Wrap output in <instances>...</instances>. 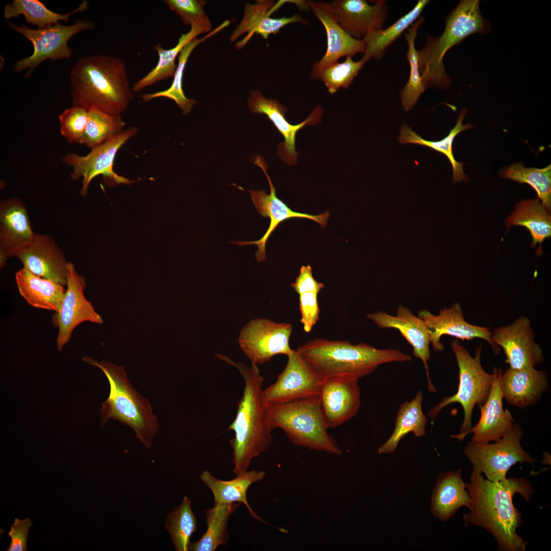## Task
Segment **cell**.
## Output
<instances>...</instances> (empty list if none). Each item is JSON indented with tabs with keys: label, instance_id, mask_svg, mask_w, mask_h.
<instances>
[{
	"label": "cell",
	"instance_id": "7bdbcfd3",
	"mask_svg": "<svg viewBox=\"0 0 551 551\" xmlns=\"http://www.w3.org/2000/svg\"><path fill=\"white\" fill-rule=\"evenodd\" d=\"M365 62L361 59L354 61L352 57H346L342 62H337L324 69L319 76L329 92L332 94L340 88H347L362 68Z\"/></svg>",
	"mask_w": 551,
	"mask_h": 551
},
{
	"label": "cell",
	"instance_id": "9a60e30c",
	"mask_svg": "<svg viewBox=\"0 0 551 551\" xmlns=\"http://www.w3.org/2000/svg\"><path fill=\"white\" fill-rule=\"evenodd\" d=\"M254 163L260 166L265 176L270 187V193L265 190H249L252 201L256 209L262 217L270 218V224L264 235L259 240L254 241H233L232 243L238 245L255 244L258 247L255 256L259 262L266 260V243L272 233L279 224L288 219L292 218H302L312 220L318 223L321 227L324 228L327 225L330 216L329 211H326L318 215H312L300 213L292 210L282 200L276 195V188L268 175L267 165L264 160L259 156L255 158Z\"/></svg>",
	"mask_w": 551,
	"mask_h": 551
},
{
	"label": "cell",
	"instance_id": "ffe728a7",
	"mask_svg": "<svg viewBox=\"0 0 551 551\" xmlns=\"http://www.w3.org/2000/svg\"><path fill=\"white\" fill-rule=\"evenodd\" d=\"M248 107L253 113L264 114L273 123L285 140L278 146V155L288 165L295 164L298 154L295 149L296 135L307 125H314L321 120L323 110L320 106L313 109L309 116L301 123L291 124L285 114L287 109L274 99H267L258 90L251 91Z\"/></svg>",
	"mask_w": 551,
	"mask_h": 551
},
{
	"label": "cell",
	"instance_id": "4316f807",
	"mask_svg": "<svg viewBox=\"0 0 551 551\" xmlns=\"http://www.w3.org/2000/svg\"><path fill=\"white\" fill-rule=\"evenodd\" d=\"M275 3L270 0H258L254 4L247 3L244 5V15L240 23L232 33L230 40L235 41L245 33L247 35L241 41L236 44V47L241 48L257 34L264 39H267L271 34H275L285 26L295 22L305 24L309 23L299 14L286 17L271 18L269 12Z\"/></svg>",
	"mask_w": 551,
	"mask_h": 551
},
{
	"label": "cell",
	"instance_id": "836d02e7",
	"mask_svg": "<svg viewBox=\"0 0 551 551\" xmlns=\"http://www.w3.org/2000/svg\"><path fill=\"white\" fill-rule=\"evenodd\" d=\"M466 113L467 110L465 109L460 111L455 126L450 130L448 135L441 140L434 141L425 140L413 132L406 124L401 126L397 140L402 144L411 143L428 146L444 154L452 165L454 182H460L462 181L467 182L468 181V178L464 173V164L456 161L453 153V143L455 137L461 132L474 127L471 124L464 125L462 123Z\"/></svg>",
	"mask_w": 551,
	"mask_h": 551
},
{
	"label": "cell",
	"instance_id": "484cf974",
	"mask_svg": "<svg viewBox=\"0 0 551 551\" xmlns=\"http://www.w3.org/2000/svg\"><path fill=\"white\" fill-rule=\"evenodd\" d=\"M503 399L521 409L536 404L548 389L547 372L533 368L507 369L501 381Z\"/></svg>",
	"mask_w": 551,
	"mask_h": 551
},
{
	"label": "cell",
	"instance_id": "8fae6325",
	"mask_svg": "<svg viewBox=\"0 0 551 551\" xmlns=\"http://www.w3.org/2000/svg\"><path fill=\"white\" fill-rule=\"evenodd\" d=\"M137 131L138 129L135 127L124 130L104 143L91 148L90 152L85 156L73 153L64 156L62 162L72 168L70 173L71 178L73 180L83 178L81 195H87L90 182L100 174L103 175L104 183L109 186L134 183L115 173L113 170V163L119 149Z\"/></svg>",
	"mask_w": 551,
	"mask_h": 551
},
{
	"label": "cell",
	"instance_id": "ee69618b",
	"mask_svg": "<svg viewBox=\"0 0 551 551\" xmlns=\"http://www.w3.org/2000/svg\"><path fill=\"white\" fill-rule=\"evenodd\" d=\"M88 119V110L73 105L59 116L61 134L68 143L81 144Z\"/></svg>",
	"mask_w": 551,
	"mask_h": 551
},
{
	"label": "cell",
	"instance_id": "7a4b0ae2",
	"mask_svg": "<svg viewBox=\"0 0 551 551\" xmlns=\"http://www.w3.org/2000/svg\"><path fill=\"white\" fill-rule=\"evenodd\" d=\"M73 105L120 115L134 99L124 62L104 55L79 59L70 73Z\"/></svg>",
	"mask_w": 551,
	"mask_h": 551
},
{
	"label": "cell",
	"instance_id": "603a6c76",
	"mask_svg": "<svg viewBox=\"0 0 551 551\" xmlns=\"http://www.w3.org/2000/svg\"><path fill=\"white\" fill-rule=\"evenodd\" d=\"M26 206L20 199L13 197L0 203V267L8 258L17 254L34 239Z\"/></svg>",
	"mask_w": 551,
	"mask_h": 551
},
{
	"label": "cell",
	"instance_id": "ac0fdd59",
	"mask_svg": "<svg viewBox=\"0 0 551 551\" xmlns=\"http://www.w3.org/2000/svg\"><path fill=\"white\" fill-rule=\"evenodd\" d=\"M493 374V382L488 397L483 405L479 406L481 417L478 422L466 432L452 435V438L461 441L467 435L472 433L471 442L487 443L499 440L513 429L515 420L508 409H503L502 369L494 367Z\"/></svg>",
	"mask_w": 551,
	"mask_h": 551
},
{
	"label": "cell",
	"instance_id": "60d3db41",
	"mask_svg": "<svg viewBox=\"0 0 551 551\" xmlns=\"http://www.w3.org/2000/svg\"><path fill=\"white\" fill-rule=\"evenodd\" d=\"M120 115L111 114L92 108L81 144L92 148L121 133L124 126Z\"/></svg>",
	"mask_w": 551,
	"mask_h": 551
},
{
	"label": "cell",
	"instance_id": "ba28073f",
	"mask_svg": "<svg viewBox=\"0 0 551 551\" xmlns=\"http://www.w3.org/2000/svg\"><path fill=\"white\" fill-rule=\"evenodd\" d=\"M450 346L459 367L458 390L454 395L444 397L429 410L428 415L434 420L444 407L452 403L460 404L464 410V419L458 434H463L472 427V415L475 406L482 405L487 399L493 374L488 373L482 367L481 345L475 348L474 357L459 343L458 339L453 341Z\"/></svg>",
	"mask_w": 551,
	"mask_h": 551
},
{
	"label": "cell",
	"instance_id": "ab89813d",
	"mask_svg": "<svg viewBox=\"0 0 551 551\" xmlns=\"http://www.w3.org/2000/svg\"><path fill=\"white\" fill-rule=\"evenodd\" d=\"M499 176L519 183L530 185L537 192V197L546 209L551 208V165L542 168L526 167L516 162L499 171Z\"/></svg>",
	"mask_w": 551,
	"mask_h": 551
},
{
	"label": "cell",
	"instance_id": "4dcf8cb0",
	"mask_svg": "<svg viewBox=\"0 0 551 551\" xmlns=\"http://www.w3.org/2000/svg\"><path fill=\"white\" fill-rule=\"evenodd\" d=\"M505 223L508 230L513 226L525 227L532 237V248L537 244H540V248L542 242L551 236L549 211L538 197L518 202L515 210L506 219Z\"/></svg>",
	"mask_w": 551,
	"mask_h": 551
},
{
	"label": "cell",
	"instance_id": "f1b7e54d",
	"mask_svg": "<svg viewBox=\"0 0 551 551\" xmlns=\"http://www.w3.org/2000/svg\"><path fill=\"white\" fill-rule=\"evenodd\" d=\"M20 295L31 306L58 312L65 292L63 285L40 277L23 267L15 274Z\"/></svg>",
	"mask_w": 551,
	"mask_h": 551
},
{
	"label": "cell",
	"instance_id": "74e56055",
	"mask_svg": "<svg viewBox=\"0 0 551 551\" xmlns=\"http://www.w3.org/2000/svg\"><path fill=\"white\" fill-rule=\"evenodd\" d=\"M88 7V3L84 1L76 9L62 14L47 9L39 0H14L5 6L4 14L6 19L16 18L23 15L28 23L36 25L42 29L59 23V21L68 22L69 17L75 13L83 12Z\"/></svg>",
	"mask_w": 551,
	"mask_h": 551
},
{
	"label": "cell",
	"instance_id": "d6986e66",
	"mask_svg": "<svg viewBox=\"0 0 551 551\" xmlns=\"http://www.w3.org/2000/svg\"><path fill=\"white\" fill-rule=\"evenodd\" d=\"M418 316L427 324L430 342L435 352L444 349L440 339L443 335H449L463 340L481 338L491 345L495 355L499 354V348L491 341L492 331L490 328L475 325L467 322L458 302L453 304L449 308L444 307L438 315H434L428 310H421Z\"/></svg>",
	"mask_w": 551,
	"mask_h": 551
},
{
	"label": "cell",
	"instance_id": "44dd1931",
	"mask_svg": "<svg viewBox=\"0 0 551 551\" xmlns=\"http://www.w3.org/2000/svg\"><path fill=\"white\" fill-rule=\"evenodd\" d=\"M358 382L345 378L323 380L319 400L328 429L341 425L359 411L361 394Z\"/></svg>",
	"mask_w": 551,
	"mask_h": 551
},
{
	"label": "cell",
	"instance_id": "5bb4252c",
	"mask_svg": "<svg viewBox=\"0 0 551 551\" xmlns=\"http://www.w3.org/2000/svg\"><path fill=\"white\" fill-rule=\"evenodd\" d=\"M64 295L60 309L53 316V322L58 328L57 347L61 351L69 341L74 329L84 321L97 324L103 322L102 317L94 310L85 297V278L79 274L72 263L68 262Z\"/></svg>",
	"mask_w": 551,
	"mask_h": 551
},
{
	"label": "cell",
	"instance_id": "f35d334b",
	"mask_svg": "<svg viewBox=\"0 0 551 551\" xmlns=\"http://www.w3.org/2000/svg\"><path fill=\"white\" fill-rule=\"evenodd\" d=\"M424 19L423 16H420L408 29V32L404 33L408 44L406 57L410 65V74L406 85L400 91V96L402 107L406 111L410 110L414 106L426 89L420 74L417 51L415 45L418 29Z\"/></svg>",
	"mask_w": 551,
	"mask_h": 551
},
{
	"label": "cell",
	"instance_id": "f546056e",
	"mask_svg": "<svg viewBox=\"0 0 551 551\" xmlns=\"http://www.w3.org/2000/svg\"><path fill=\"white\" fill-rule=\"evenodd\" d=\"M265 475L263 471L253 470L236 475L232 480L223 481L215 478L209 471L204 470L199 477L212 492L215 503H243L252 517L265 523L253 511L246 498L248 488L253 483L262 480Z\"/></svg>",
	"mask_w": 551,
	"mask_h": 551
},
{
	"label": "cell",
	"instance_id": "cb8c5ba5",
	"mask_svg": "<svg viewBox=\"0 0 551 551\" xmlns=\"http://www.w3.org/2000/svg\"><path fill=\"white\" fill-rule=\"evenodd\" d=\"M23 267L43 278L66 285L67 261L64 252L47 235L35 234L33 240L16 255Z\"/></svg>",
	"mask_w": 551,
	"mask_h": 551
},
{
	"label": "cell",
	"instance_id": "f6af8a7d",
	"mask_svg": "<svg viewBox=\"0 0 551 551\" xmlns=\"http://www.w3.org/2000/svg\"><path fill=\"white\" fill-rule=\"evenodd\" d=\"M185 25L201 24L212 27L204 10L207 2L203 0H164L163 1Z\"/></svg>",
	"mask_w": 551,
	"mask_h": 551
},
{
	"label": "cell",
	"instance_id": "83f0119b",
	"mask_svg": "<svg viewBox=\"0 0 551 551\" xmlns=\"http://www.w3.org/2000/svg\"><path fill=\"white\" fill-rule=\"evenodd\" d=\"M462 478L461 469L439 475L432 497L431 510L441 521L448 520L461 507H470V498Z\"/></svg>",
	"mask_w": 551,
	"mask_h": 551
},
{
	"label": "cell",
	"instance_id": "bcb514c9",
	"mask_svg": "<svg viewBox=\"0 0 551 551\" xmlns=\"http://www.w3.org/2000/svg\"><path fill=\"white\" fill-rule=\"evenodd\" d=\"M318 295V293L314 292L299 295L300 322L307 333L310 332L319 320L320 309L317 301Z\"/></svg>",
	"mask_w": 551,
	"mask_h": 551
},
{
	"label": "cell",
	"instance_id": "7dc6e473",
	"mask_svg": "<svg viewBox=\"0 0 551 551\" xmlns=\"http://www.w3.org/2000/svg\"><path fill=\"white\" fill-rule=\"evenodd\" d=\"M32 524L29 518L23 520L17 518L15 519L8 532V536L11 538V542L6 549L7 551L28 550L27 541L30 528Z\"/></svg>",
	"mask_w": 551,
	"mask_h": 551
},
{
	"label": "cell",
	"instance_id": "7c38bea8",
	"mask_svg": "<svg viewBox=\"0 0 551 551\" xmlns=\"http://www.w3.org/2000/svg\"><path fill=\"white\" fill-rule=\"evenodd\" d=\"M288 361L276 381L262 390L264 407L319 395L323 380L297 350L288 356Z\"/></svg>",
	"mask_w": 551,
	"mask_h": 551
},
{
	"label": "cell",
	"instance_id": "8992f818",
	"mask_svg": "<svg viewBox=\"0 0 551 551\" xmlns=\"http://www.w3.org/2000/svg\"><path fill=\"white\" fill-rule=\"evenodd\" d=\"M82 361L101 369L109 382V395L100 409V426L110 419L117 420L132 428L149 448L160 429L159 422L150 402L134 387L124 367L88 357Z\"/></svg>",
	"mask_w": 551,
	"mask_h": 551
},
{
	"label": "cell",
	"instance_id": "5b68a950",
	"mask_svg": "<svg viewBox=\"0 0 551 551\" xmlns=\"http://www.w3.org/2000/svg\"><path fill=\"white\" fill-rule=\"evenodd\" d=\"M480 2L460 1L446 17L443 33L437 37L428 35L425 45L417 51L419 72L425 89L450 86L451 79L443 63L445 54L469 36L487 34L491 30V22L481 13Z\"/></svg>",
	"mask_w": 551,
	"mask_h": 551
},
{
	"label": "cell",
	"instance_id": "7402d4cb",
	"mask_svg": "<svg viewBox=\"0 0 551 551\" xmlns=\"http://www.w3.org/2000/svg\"><path fill=\"white\" fill-rule=\"evenodd\" d=\"M366 316L378 327L395 329L399 331L412 346L414 356L421 360L423 364L429 391L435 392L436 388L431 382L429 372L428 361L431 359V342L425 322L413 314L411 310L402 305L397 307L395 316L383 311L367 314Z\"/></svg>",
	"mask_w": 551,
	"mask_h": 551
},
{
	"label": "cell",
	"instance_id": "30bf717a",
	"mask_svg": "<svg viewBox=\"0 0 551 551\" xmlns=\"http://www.w3.org/2000/svg\"><path fill=\"white\" fill-rule=\"evenodd\" d=\"M8 27L24 36L33 45L32 55L18 61L14 66L16 72L29 68L25 74L28 78L39 64L47 59H69L72 56V51L68 45V41L80 32L93 29L94 25L89 20H77L71 25L58 23L42 29H33L26 25L16 26L11 22Z\"/></svg>",
	"mask_w": 551,
	"mask_h": 551
},
{
	"label": "cell",
	"instance_id": "8d00e7d4",
	"mask_svg": "<svg viewBox=\"0 0 551 551\" xmlns=\"http://www.w3.org/2000/svg\"><path fill=\"white\" fill-rule=\"evenodd\" d=\"M240 505V503H215L212 508L206 510V531L199 540L191 543L189 550L214 551L219 546L227 545L229 518Z\"/></svg>",
	"mask_w": 551,
	"mask_h": 551
},
{
	"label": "cell",
	"instance_id": "d4e9b609",
	"mask_svg": "<svg viewBox=\"0 0 551 551\" xmlns=\"http://www.w3.org/2000/svg\"><path fill=\"white\" fill-rule=\"evenodd\" d=\"M342 28L353 38L362 40L381 30L387 15L386 1L370 5L364 0H335L329 3Z\"/></svg>",
	"mask_w": 551,
	"mask_h": 551
},
{
	"label": "cell",
	"instance_id": "d590c367",
	"mask_svg": "<svg viewBox=\"0 0 551 551\" xmlns=\"http://www.w3.org/2000/svg\"><path fill=\"white\" fill-rule=\"evenodd\" d=\"M429 0H419L414 8L396 21L385 29L371 32L362 39L366 45V50L361 58L365 63L370 59L380 60L387 48L396 40L419 17Z\"/></svg>",
	"mask_w": 551,
	"mask_h": 551
},
{
	"label": "cell",
	"instance_id": "b9f144b4",
	"mask_svg": "<svg viewBox=\"0 0 551 551\" xmlns=\"http://www.w3.org/2000/svg\"><path fill=\"white\" fill-rule=\"evenodd\" d=\"M196 522L191 502L184 496L181 504L168 515L165 521V528L170 535L176 550H189L191 537L196 530Z\"/></svg>",
	"mask_w": 551,
	"mask_h": 551
},
{
	"label": "cell",
	"instance_id": "4fadbf2b",
	"mask_svg": "<svg viewBox=\"0 0 551 551\" xmlns=\"http://www.w3.org/2000/svg\"><path fill=\"white\" fill-rule=\"evenodd\" d=\"M292 326L266 318L249 321L241 330L240 347L252 363L260 364L277 355L288 356L293 350L289 345Z\"/></svg>",
	"mask_w": 551,
	"mask_h": 551
},
{
	"label": "cell",
	"instance_id": "9c48e42d",
	"mask_svg": "<svg viewBox=\"0 0 551 551\" xmlns=\"http://www.w3.org/2000/svg\"><path fill=\"white\" fill-rule=\"evenodd\" d=\"M523 436L521 426L515 423L513 429L493 443L469 442L463 452L472 465V469L484 473L493 481L507 479L509 469L518 463L533 465L536 460L522 447Z\"/></svg>",
	"mask_w": 551,
	"mask_h": 551
},
{
	"label": "cell",
	"instance_id": "e575fe53",
	"mask_svg": "<svg viewBox=\"0 0 551 551\" xmlns=\"http://www.w3.org/2000/svg\"><path fill=\"white\" fill-rule=\"evenodd\" d=\"M231 22L230 20H226L216 29L211 31L204 37L199 39L196 37L190 41L184 46L179 55L178 64L173 77V80L171 85L164 90L140 95L142 101L146 102L157 97H166L174 101L182 110L184 115H186L189 114L192 107L196 103V101L193 99L187 98L183 89V78L188 58L197 45L228 26Z\"/></svg>",
	"mask_w": 551,
	"mask_h": 551
},
{
	"label": "cell",
	"instance_id": "d6a6232c",
	"mask_svg": "<svg viewBox=\"0 0 551 551\" xmlns=\"http://www.w3.org/2000/svg\"><path fill=\"white\" fill-rule=\"evenodd\" d=\"M211 30V27L203 24H192L189 32L181 35L175 46L165 49L160 44L155 45L154 48L157 52L159 56L158 63L147 74L134 84L133 91H139L157 82L173 77L177 68L175 60L182 49L198 35L209 33Z\"/></svg>",
	"mask_w": 551,
	"mask_h": 551
},
{
	"label": "cell",
	"instance_id": "6da1fadb",
	"mask_svg": "<svg viewBox=\"0 0 551 551\" xmlns=\"http://www.w3.org/2000/svg\"><path fill=\"white\" fill-rule=\"evenodd\" d=\"M469 480L465 486L471 500L470 512L463 515L464 521L485 529L495 538L500 550L525 551L528 542L516 531L522 515L513 497L518 493L526 502L530 501L534 490L529 481L513 478L493 482L473 469Z\"/></svg>",
	"mask_w": 551,
	"mask_h": 551
},
{
	"label": "cell",
	"instance_id": "e0dca14e",
	"mask_svg": "<svg viewBox=\"0 0 551 551\" xmlns=\"http://www.w3.org/2000/svg\"><path fill=\"white\" fill-rule=\"evenodd\" d=\"M307 3L309 9L322 24L327 35L325 53L314 63L310 72L311 78L316 80L324 69L338 62L341 58L364 54L366 45L362 40L356 39L345 31L338 22L329 3L313 1Z\"/></svg>",
	"mask_w": 551,
	"mask_h": 551
},
{
	"label": "cell",
	"instance_id": "3957f363",
	"mask_svg": "<svg viewBox=\"0 0 551 551\" xmlns=\"http://www.w3.org/2000/svg\"><path fill=\"white\" fill-rule=\"evenodd\" d=\"M216 356L235 366L244 383L235 418L228 429L235 434L230 444L233 450V472L238 475L246 471L252 460L267 450L272 442V429L261 398L264 378L257 364L252 363L248 367L224 355Z\"/></svg>",
	"mask_w": 551,
	"mask_h": 551
},
{
	"label": "cell",
	"instance_id": "52a82bcc",
	"mask_svg": "<svg viewBox=\"0 0 551 551\" xmlns=\"http://www.w3.org/2000/svg\"><path fill=\"white\" fill-rule=\"evenodd\" d=\"M265 409L271 429H282L295 445L330 454H341L342 450L328 432L319 395L274 405Z\"/></svg>",
	"mask_w": 551,
	"mask_h": 551
},
{
	"label": "cell",
	"instance_id": "c3c4849f",
	"mask_svg": "<svg viewBox=\"0 0 551 551\" xmlns=\"http://www.w3.org/2000/svg\"><path fill=\"white\" fill-rule=\"evenodd\" d=\"M291 285L299 295L309 292L319 293L324 287L322 283L317 282L314 278L312 269L309 265L301 267L299 275Z\"/></svg>",
	"mask_w": 551,
	"mask_h": 551
},
{
	"label": "cell",
	"instance_id": "1f68e13d",
	"mask_svg": "<svg viewBox=\"0 0 551 551\" xmlns=\"http://www.w3.org/2000/svg\"><path fill=\"white\" fill-rule=\"evenodd\" d=\"M423 399L422 391L419 390L411 401L400 405L394 430L390 438L379 447L378 454L394 453L399 441L409 433L416 437L425 434L428 419L422 409Z\"/></svg>",
	"mask_w": 551,
	"mask_h": 551
},
{
	"label": "cell",
	"instance_id": "2e32d148",
	"mask_svg": "<svg viewBox=\"0 0 551 551\" xmlns=\"http://www.w3.org/2000/svg\"><path fill=\"white\" fill-rule=\"evenodd\" d=\"M492 342L501 347L510 368L520 369L535 367L544 362L543 350L535 340L530 319L521 316L512 323L492 331Z\"/></svg>",
	"mask_w": 551,
	"mask_h": 551
},
{
	"label": "cell",
	"instance_id": "277c9868",
	"mask_svg": "<svg viewBox=\"0 0 551 551\" xmlns=\"http://www.w3.org/2000/svg\"><path fill=\"white\" fill-rule=\"evenodd\" d=\"M323 380L345 378L359 380L377 367L390 362H405L412 357L396 349H379L365 343L315 338L296 349Z\"/></svg>",
	"mask_w": 551,
	"mask_h": 551
}]
</instances>
